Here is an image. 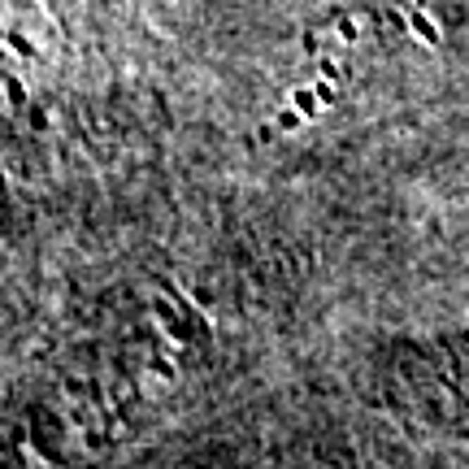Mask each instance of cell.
Listing matches in <instances>:
<instances>
[{
	"label": "cell",
	"mask_w": 469,
	"mask_h": 469,
	"mask_svg": "<svg viewBox=\"0 0 469 469\" xmlns=\"http://www.w3.org/2000/svg\"><path fill=\"white\" fill-rule=\"evenodd\" d=\"M318 100H322L318 92H300V96H296V109H300V113H313V109H318Z\"/></svg>",
	"instance_id": "6da1fadb"
},
{
	"label": "cell",
	"mask_w": 469,
	"mask_h": 469,
	"mask_svg": "<svg viewBox=\"0 0 469 469\" xmlns=\"http://www.w3.org/2000/svg\"><path fill=\"white\" fill-rule=\"evenodd\" d=\"M413 26H417V31H422V35H426V39H434V26H430V22H426V18H422V13H417V18H413Z\"/></svg>",
	"instance_id": "7a4b0ae2"
},
{
	"label": "cell",
	"mask_w": 469,
	"mask_h": 469,
	"mask_svg": "<svg viewBox=\"0 0 469 469\" xmlns=\"http://www.w3.org/2000/svg\"><path fill=\"white\" fill-rule=\"evenodd\" d=\"M278 126H282V130H292V126H300V113H282V118H278Z\"/></svg>",
	"instance_id": "3957f363"
}]
</instances>
